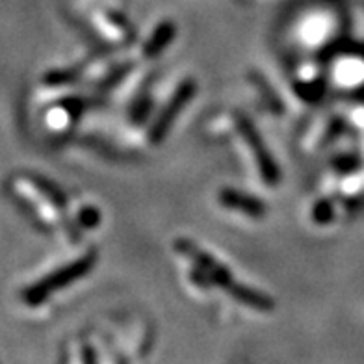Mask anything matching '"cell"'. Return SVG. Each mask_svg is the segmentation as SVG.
Returning a JSON list of instances; mask_svg holds the SVG:
<instances>
[{"mask_svg": "<svg viewBox=\"0 0 364 364\" xmlns=\"http://www.w3.org/2000/svg\"><path fill=\"white\" fill-rule=\"evenodd\" d=\"M93 264H95V253H87L86 257H82V259L75 260V262L68 264V266H63L58 272L50 273L48 277L41 279L34 287H30L24 292V301L30 303V305H38V303L45 301L56 290L68 287V284L75 283V281L84 277L93 268Z\"/></svg>", "mask_w": 364, "mask_h": 364, "instance_id": "2", "label": "cell"}, {"mask_svg": "<svg viewBox=\"0 0 364 364\" xmlns=\"http://www.w3.org/2000/svg\"><path fill=\"white\" fill-rule=\"evenodd\" d=\"M32 182H34L36 186H38L39 190H41V192H43L45 196H47L48 199L54 203V205L60 206V208H65V206H68L65 196H63V193L60 192V190H58L54 184H50V182L45 181V178H41V177H32Z\"/></svg>", "mask_w": 364, "mask_h": 364, "instance_id": "7", "label": "cell"}, {"mask_svg": "<svg viewBox=\"0 0 364 364\" xmlns=\"http://www.w3.org/2000/svg\"><path fill=\"white\" fill-rule=\"evenodd\" d=\"M177 250L181 251V253L186 255V257H190L199 268L205 269V272L208 273V277H210L218 287L223 288L225 292H229L230 296L235 297L236 301H242L244 305H247V307L255 309V311H273V301L269 297L257 292V290H251V288L235 283V279H232L229 269L223 268L218 260L212 259L210 255H206L205 251L199 250V247L193 245L192 242H188V240H177Z\"/></svg>", "mask_w": 364, "mask_h": 364, "instance_id": "1", "label": "cell"}, {"mask_svg": "<svg viewBox=\"0 0 364 364\" xmlns=\"http://www.w3.org/2000/svg\"><path fill=\"white\" fill-rule=\"evenodd\" d=\"M220 203L223 206L232 208V210L244 212V214H247L251 218H264V214H266V206L259 199L236 192V190H230V188L221 190Z\"/></svg>", "mask_w": 364, "mask_h": 364, "instance_id": "5", "label": "cell"}, {"mask_svg": "<svg viewBox=\"0 0 364 364\" xmlns=\"http://www.w3.org/2000/svg\"><path fill=\"white\" fill-rule=\"evenodd\" d=\"M236 123H238V129L240 132H242V136L247 139V145H250L251 151H253L255 160L259 164L262 178L268 182V184H275V182L279 181V168L277 164L273 162L272 156H269L266 145L262 144L260 134L255 130V127L251 125L250 119H245L244 115H238V117H236Z\"/></svg>", "mask_w": 364, "mask_h": 364, "instance_id": "4", "label": "cell"}, {"mask_svg": "<svg viewBox=\"0 0 364 364\" xmlns=\"http://www.w3.org/2000/svg\"><path fill=\"white\" fill-rule=\"evenodd\" d=\"M193 93H196V84H193L192 80H186L182 82L181 86L177 87V91L173 93L171 101L166 105V108L162 110V114L159 115V119H156V123H154V127L151 129V134H149V138H151V141L153 144H160L164 139V136L168 134V130L171 129L173 121L177 119V115L181 114L182 108L190 102V99L193 97Z\"/></svg>", "mask_w": 364, "mask_h": 364, "instance_id": "3", "label": "cell"}, {"mask_svg": "<svg viewBox=\"0 0 364 364\" xmlns=\"http://www.w3.org/2000/svg\"><path fill=\"white\" fill-rule=\"evenodd\" d=\"M173 36H175V24L169 23V21H166V23L160 24L159 28L154 30L153 38L149 39L147 45H145V47H144L145 58L159 56V54L162 53L164 48H166L169 43H171Z\"/></svg>", "mask_w": 364, "mask_h": 364, "instance_id": "6", "label": "cell"}]
</instances>
